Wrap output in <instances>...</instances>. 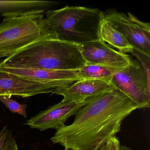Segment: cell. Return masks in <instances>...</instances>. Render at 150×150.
<instances>
[{"label":"cell","instance_id":"6da1fadb","mask_svg":"<svg viewBox=\"0 0 150 150\" xmlns=\"http://www.w3.org/2000/svg\"><path fill=\"white\" fill-rule=\"evenodd\" d=\"M137 105L113 88L89 98L75 114L72 123L57 130L51 138L71 150H99L120 132L121 125Z\"/></svg>","mask_w":150,"mask_h":150},{"label":"cell","instance_id":"7a4b0ae2","mask_svg":"<svg viewBox=\"0 0 150 150\" xmlns=\"http://www.w3.org/2000/svg\"><path fill=\"white\" fill-rule=\"evenodd\" d=\"M76 45L57 39L40 40L0 62V66L45 70H78L86 64Z\"/></svg>","mask_w":150,"mask_h":150},{"label":"cell","instance_id":"3957f363","mask_svg":"<svg viewBox=\"0 0 150 150\" xmlns=\"http://www.w3.org/2000/svg\"><path fill=\"white\" fill-rule=\"evenodd\" d=\"M44 10L3 15L0 23V58H8L38 41L57 39Z\"/></svg>","mask_w":150,"mask_h":150},{"label":"cell","instance_id":"277c9868","mask_svg":"<svg viewBox=\"0 0 150 150\" xmlns=\"http://www.w3.org/2000/svg\"><path fill=\"white\" fill-rule=\"evenodd\" d=\"M45 15L59 41L77 45L101 41L99 26L104 13L99 9L67 6L47 10Z\"/></svg>","mask_w":150,"mask_h":150},{"label":"cell","instance_id":"5b68a950","mask_svg":"<svg viewBox=\"0 0 150 150\" xmlns=\"http://www.w3.org/2000/svg\"><path fill=\"white\" fill-rule=\"evenodd\" d=\"M110 85L131 100L138 109L150 108V80L140 64L134 59L126 67L115 71Z\"/></svg>","mask_w":150,"mask_h":150},{"label":"cell","instance_id":"8992f818","mask_svg":"<svg viewBox=\"0 0 150 150\" xmlns=\"http://www.w3.org/2000/svg\"><path fill=\"white\" fill-rule=\"evenodd\" d=\"M104 18L120 32L133 50L150 57V24L141 21L129 13L115 9L104 13Z\"/></svg>","mask_w":150,"mask_h":150},{"label":"cell","instance_id":"52a82bcc","mask_svg":"<svg viewBox=\"0 0 150 150\" xmlns=\"http://www.w3.org/2000/svg\"><path fill=\"white\" fill-rule=\"evenodd\" d=\"M75 81L44 82L0 70V96H16L25 98L41 94L59 93Z\"/></svg>","mask_w":150,"mask_h":150},{"label":"cell","instance_id":"ba28073f","mask_svg":"<svg viewBox=\"0 0 150 150\" xmlns=\"http://www.w3.org/2000/svg\"><path fill=\"white\" fill-rule=\"evenodd\" d=\"M87 100L79 103L62 100L30 117L25 124L30 128L41 131L50 129H58L65 125L69 117L75 115L79 110L86 104Z\"/></svg>","mask_w":150,"mask_h":150},{"label":"cell","instance_id":"9c48e42d","mask_svg":"<svg viewBox=\"0 0 150 150\" xmlns=\"http://www.w3.org/2000/svg\"><path fill=\"white\" fill-rule=\"evenodd\" d=\"M78 46L87 64L122 68L129 64L131 61L129 55L114 50L101 41Z\"/></svg>","mask_w":150,"mask_h":150},{"label":"cell","instance_id":"30bf717a","mask_svg":"<svg viewBox=\"0 0 150 150\" xmlns=\"http://www.w3.org/2000/svg\"><path fill=\"white\" fill-rule=\"evenodd\" d=\"M110 84L94 79L81 80L73 83L59 93L64 97L63 101L79 103L112 89Z\"/></svg>","mask_w":150,"mask_h":150},{"label":"cell","instance_id":"8fae6325","mask_svg":"<svg viewBox=\"0 0 150 150\" xmlns=\"http://www.w3.org/2000/svg\"><path fill=\"white\" fill-rule=\"evenodd\" d=\"M0 70L40 82H52L81 80L78 70L59 71L0 66Z\"/></svg>","mask_w":150,"mask_h":150},{"label":"cell","instance_id":"7c38bea8","mask_svg":"<svg viewBox=\"0 0 150 150\" xmlns=\"http://www.w3.org/2000/svg\"><path fill=\"white\" fill-rule=\"evenodd\" d=\"M99 34L101 41L123 53H131L133 48L123 36L116 30L103 17L100 22Z\"/></svg>","mask_w":150,"mask_h":150},{"label":"cell","instance_id":"4fadbf2b","mask_svg":"<svg viewBox=\"0 0 150 150\" xmlns=\"http://www.w3.org/2000/svg\"><path fill=\"white\" fill-rule=\"evenodd\" d=\"M55 2L40 1H0V14L17 13L34 10L47 11Z\"/></svg>","mask_w":150,"mask_h":150},{"label":"cell","instance_id":"5bb4252c","mask_svg":"<svg viewBox=\"0 0 150 150\" xmlns=\"http://www.w3.org/2000/svg\"><path fill=\"white\" fill-rule=\"evenodd\" d=\"M118 68L86 64L78 70V73L81 80H97L110 85L113 73Z\"/></svg>","mask_w":150,"mask_h":150},{"label":"cell","instance_id":"9a60e30c","mask_svg":"<svg viewBox=\"0 0 150 150\" xmlns=\"http://www.w3.org/2000/svg\"><path fill=\"white\" fill-rule=\"evenodd\" d=\"M11 97L10 96H1L0 101L2 102L11 112L23 116L25 118L27 117V104H21L15 100L11 99Z\"/></svg>","mask_w":150,"mask_h":150},{"label":"cell","instance_id":"2e32d148","mask_svg":"<svg viewBox=\"0 0 150 150\" xmlns=\"http://www.w3.org/2000/svg\"><path fill=\"white\" fill-rule=\"evenodd\" d=\"M131 53L139 60V64L143 67L147 78L150 80V56H146L135 50H133Z\"/></svg>","mask_w":150,"mask_h":150},{"label":"cell","instance_id":"e0dca14e","mask_svg":"<svg viewBox=\"0 0 150 150\" xmlns=\"http://www.w3.org/2000/svg\"><path fill=\"white\" fill-rule=\"evenodd\" d=\"M12 137V131L6 126L3 127L0 130V150H2L7 141Z\"/></svg>","mask_w":150,"mask_h":150},{"label":"cell","instance_id":"ac0fdd59","mask_svg":"<svg viewBox=\"0 0 150 150\" xmlns=\"http://www.w3.org/2000/svg\"><path fill=\"white\" fill-rule=\"evenodd\" d=\"M107 144L108 146V150H120V141L115 136L111 138Z\"/></svg>","mask_w":150,"mask_h":150},{"label":"cell","instance_id":"d6986e66","mask_svg":"<svg viewBox=\"0 0 150 150\" xmlns=\"http://www.w3.org/2000/svg\"><path fill=\"white\" fill-rule=\"evenodd\" d=\"M2 150H18L15 138L12 137L7 141Z\"/></svg>","mask_w":150,"mask_h":150},{"label":"cell","instance_id":"ffe728a7","mask_svg":"<svg viewBox=\"0 0 150 150\" xmlns=\"http://www.w3.org/2000/svg\"><path fill=\"white\" fill-rule=\"evenodd\" d=\"M120 150H132L131 148L124 145H120Z\"/></svg>","mask_w":150,"mask_h":150},{"label":"cell","instance_id":"44dd1931","mask_svg":"<svg viewBox=\"0 0 150 150\" xmlns=\"http://www.w3.org/2000/svg\"><path fill=\"white\" fill-rule=\"evenodd\" d=\"M99 150H108V146L107 144L103 145L102 147H101Z\"/></svg>","mask_w":150,"mask_h":150},{"label":"cell","instance_id":"7402d4cb","mask_svg":"<svg viewBox=\"0 0 150 150\" xmlns=\"http://www.w3.org/2000/svg\"><path fill=\"white\" fill-rule=\"evenodd\" d=\"M64 150H68V149H67V148H65Z\"/></svg>","mask_w":150,"mask_h":150}]
</instances>
